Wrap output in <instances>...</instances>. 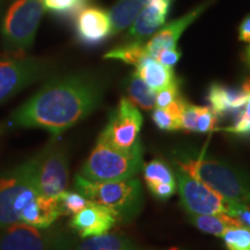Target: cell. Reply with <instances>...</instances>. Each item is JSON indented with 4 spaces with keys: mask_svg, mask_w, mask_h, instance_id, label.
<instances>
[{
    "mask_svg": "<svg viewBox=\"0 0 250 250\" xmlns=\"http://www.w3.org/2000/svg\"><path fill=\"white\" fill-rule=\"evenodd\" d=\"M181 58V52L175 49H164L156 56V61L168 67H173Z\"/></svg>",
    "mask_w": 250,
    "mask_h": 250,
    "instance_id": "35",
    "label": "cell"
},
{
    "mask_svg": "<svg viewBox=\"0 0 250 250\" xmlns=\"http://www.w3.org/2000/svg\"><path fill=\"white\" fill-rule=\"evenodd\" d=\"M197 105L187 102L184 103L182 118H181V130L187 131V132H196L197 133Z\"/></svg>",
    "mask_w": 250,
    "mask_h": 250,
    "instance_id": "32",
    "label": "cell"
},
{
    "mask_svg": "<svg viewBox=\"0 0 250 250\" xmlns=\"http://www.w3.org/2000/svg\"><path fill=\"white\" fill-rule=\"evenodd\" d=\"M61 215H74L89 204L88 199L78 191H62L56 197Z\"/></svg>",
    "mask_w": 250,
    "mask_h": 250,
    "instance_id": "26",
    "label": "cell"
},
{
    "mask_svg": "<svg viewBox=\"0 0 250 250\" xmlns=\"http://www.w3.org/2000/svg\"><path fill=\"white\" fill-rule=\"evenodd\" d=\"M228 214L236 218L243 226L250 228V206L245 203H237L230 201L229 212Z\"/></svg>",
    "mask_w": 250,
    "mask_h": 250,
    "instance_id": "33",
    "label": "cell"
},
{
    "mask_svg": "<svg viewBox=\"0 0 250 250\" xmlns=\"http://www.w3.org/2000/svg\"><path fill=\"white\" fill-rule=\"evenodd\" d=\"M87 0H43L44 9L56 13L67 14L77 12L86 4Z\"/></svg>",
    "mask_w": 250,
    "mask_h": 250,
    "instance_id": "29",
    "label": "cell"
},
{
    "mask_svg": "<svg viewBox=\"0 0 250 250\" xmlns=\"http://www.w3.org/2000/svg\"><path fill=\"white\" fill-rule=\"evenodd\" d=\"M70 246L71 240L64 233L21 221L0 229V250H68Z\"/></svg>",
    "mask_w": 250,
    "mask_h": 250,
    "instance_id": "8",
    "label": "cell"
},
{
    "mask_svg": "<svg viewBox=\"0 0 250 250\" xmlns=\"http://www.w3.org/2000/svg\"><path fill=\"white\" fill-rule=\"evenodd\" d=\"M149 0H118L109 12L111 22V35L126 29Z\"/></svg>",
    "mask_w": 250,
    "mask_h": 250,
    "instance_id": "19",
    "label": "cell"
},
{
    "mask_svg": "<svg viewBox=\"0 0 250 250\" xmlns=\"http://www.w3.org/2000/svg\"><path fill=\"white\" fill-rule=\"evenodd\" d=\"M174 175L180 191L181 205L188 214H228L230 201L177 166H174Z\"/></svg>",
    "mask_w": 250,
    "mask_h": 250,
    "instance_id": "9",
    "label": "cell"
},
{
    "mask_svg": "<svg viewBox=\"0 0 250 250\" xmlns=\"http://www.w3.org/2000/svg\"><path fill=\"white\" fill-rule=\"evenodd\" d=\"M243 111H245L247 115H250V95H249L248 101H247V103H246V107H245V109H243Z\"/></svg>",
    "mask_w": 250,
    "mask_h": 250,
    "instance_id": "37",
    "label": "cell"
},
{
    "mask_svg": "<svg viewBox=\"0 0 250 250\" xmlns=\"http://www.w3.org/2000/svg\"><path fill=\"white\" fill-rule=\"evenodd\" d=\"M171 162L228 201L250 204V176L242 169L191 147L175 148Z\"/></svg>",
    "mask_w": 250,
    "mask_h": 250,
    "instance_id": "2",
    "label": "cell"
},
{
    "mask_svg": "<svg viewBox=\"0 0 250 250\" xmlns=\"http://www.w3.org/2000/svg\"><path fill=\"white\" fill-rule=\"evenodd\" d=\"M186 100L182 98L175 100L167 108H154L152 112V120L159 129L162 131L181 130V118Z\"/></svg>",
    "mask_w": 250,
    "mask_h": 250,
    "instance_id": "23",
    "label": "cell"
},
{
    "mask_svg": "<svg viewBox=\"0 0 250 250\" xmlns=\"http://www.w3.org/2000/svg\"><path fill=\"white\" fill-rule=\"evenodd\" d=\"M173 0H149L127 31L126 42L144 43L165 23Z\"/></svg>",
    "mask_w": 250,
    "mask_h": 250,
    "instance_id": "13",
    "label": "cell"
},
{
    "mask_svg": "<svg viewBox=\"0 0 250 250\" xmlns=\"http://www.w3.org/2000/svg\"><path fill=\"white\" fill-rule=\"evenodd\" d=\"M136 72L154 93L177 81L173 68L165 66L155 58L148 57V56H146L137 65Z\"/></svg>",
    "mask_w": 250,
    "mask_h": 250,
    "instance_id": "18",
    "label": "cell"
},
{
    "mask_svg": "<svg viewBox=\"0 0 250 250\" xmlns=\"http://www.w3.org/2000/svg\"><path fill=\"white\" fill-rule=\"evenodd\" d=\"M59 217L57 199L39 195L24 206L20 221L37 228H50Z\"/></svg>",
    "mask_w": 250,
    "mask_h": 250,
    "instance_id": "17",
    "label": "cell"
},
{
    "mask_svg": "<svg viewBox=\"0 0 250 250\" xmlns=\"http://www.w3.org/2000/svg\"><path fill=\"white\" fill-rule=\"evenodd\" d=\"M142 126V112L129 99L123 98L109 115L108 123L99 139L112 147L130 149L140 142Z\"/></svg>",
    "mask_w": 250,
    "mask_h": 250,
    "instance_id": "11",
    "label": "cell"
},
{
    "mask_svg": "<svg viewBox=\"0 0 250 250\" xmlns=\"http://www.w3.org/2000/svg\"><path fill=\"white\" fill-rule=\"evenodd\" d=\"M144 180L147 186L159 183H176L174 170L165 161L155 159L143 166Z\"/></svg>",
    "mask_w": 250,
    "mask_h": 250,
    "instance_id": "24",
    "label": "cell"
},
{
    "mask_svg": "<svg viewBox=\"0 0 250 250\" xmlns=\"http://www.w3.org/2000/svg\"><path fill=\"white\" fill-rule=\"evenodd\" d=\"M37 155L0 174V229L20 221L21 212L40 195Z\"/></svg>",
    "mask_w": 250,
    "mask_h": 250,
    "instance_id": "5",
    "label": "cell"
},
{
    "mask_svg": "<svg viewBox=\"0 0 250 250\" xmlns=\"http://www.w3.org/2000/svg\"><path fill=\"white\" fill-rule=\"evenodd\" d=\"M148 190L152 192V195L155 198L160 201H167L171 196L175 195L177 190L176 183H159V184H151L147 186Z\"/></svg>",
    "mask_w": 250,
    "mask_h": 250,
    "instance_id": "34",
    "label": "cell"
},
{
    "mask_svg": "<svg viewBox=\"0 0 250 250\" xmlns=\"http://www.w3.org/2000/svg\"><path fill=\"white\" fill-rule=\"evenodd\" d=\"M104 89L102 78L88 72L56 77L15 109L7 125L39 127L57 137L96 110L104 96Z\"/></svg>",
    "mask_w": 250,
    "mask_h": 250,
    "instance_id": "1",
    "label": "cell"
},
{
    "mask_svg": "<svg viewBox=\"0 0 250 250\" xmlns=\"http://www.w3.org/2000/svg\"><path fill=\"white\" fill-rule=\"evenodd\" d=\"M249 95L250 87L245 83L240 88L212 83L208 92V101L218 117L235 116L246 107Z\"/></svg>",
    "mask_w": 250,
    "mask_h": 250,
    "instance_id": "14",
    "label": "cell"
},
{
    "mask_svg": "<svg viewBox=\"0 0 250 250\" xmlns=\"http://www.w3.org/2000/svg\"><path fill=\"white\" fill-rule=\"evenodd\" d=\"M208 7V4H203L182 17L181 19L168 23L161 30L153 35L152 40H149L145 44V51L148 57L156 58L159 52L164 49H175L176 48L177 41L182 35V33L188 27L196 20L202 12Z\"/></svg>",
    "mask_w": 250,
    "mask_h": 250,
    "instance_id": "16",
    "label": "cell"
},
{
    "mask_svg": "<svg viewBox=\"0 0 250 250\" xmlns=\"http://www.w3.org/2000/svg\"><path fill=\"white\" fill-rule=\"evenodd\" d=\"M78 250H147L122 234L105 233L90 236L78 246Z\"/></svg>",
    "mask_w": 250,
    "mask_h": 250,
    "instance_id": "20",
    "label": "cell"
},
{
    "mask_svg": "<svg viewBox=\"0 0 250 250\" xmlns=\"http://www.w3.org/2000/svg\"><path fill=\"white\" fill-rule=\"evenodd\" d=\"M180 98V88L179 80L175 81L174 83L167 86L166 88L159 90L155 94V108L165 109L170 105L175 100Z\"/></svg>",
    "mask_w": 250,
    "mask_h": 250,
    "instance_id": "30",
    "label": "cell"
},
{
    "mask_svg": "<svg viewBox=\"0 0 250 250\" xmlns=\"http://www.w3.org/2000/svg\"><path fill=\"white\" fill-rule=\"evenodd\" d=\"M218 116L211 107H202L197 105V117L196 125L197 132L206 133L217 130Z\"/></svg>",
    "mask_w": 250,
    "mask_h": 250,
    "instance_id": "28",
    "label": "cell"
},
{
    "mask_svg": "<svg viewBox=\"0 0 250 250\" xmlns=\"http://www.w3.org/2000/svg\"><path fill=\"white\" fill-rule=\"evenodd\" d=\"M77 34L87 45L101 43L111 35V22L107 12L100 8H83L77 18Z\"/></svg>",
    "mask_w": 250,
    "mask_h": 250,
    "instance_id": "15",
    "label": "cell"
},
{
    "mask_svg": "<svg viewBox=\"0 0 250 250\" xmlns=\"http://www.w3.org/2000/svg\"><path fill=\"white\" fill-rule=\"evenodd\" d=\"M126 93L130 101L144 110L151 111L155 108V93L146 85L137 72L127 78Z\"/></svg>",
    "mask_w": 250,
    "mask_h": 250,
    "instance_id": "22",
    "label": "cell"
},
{
    "mask_svg": "<svg viewBox=\"0 0 250 250\" xmlns=\"http://www.w3.org/2000/svg\"><path fill=\"white\" fill-rule=\"evenodd\" d=\"M118 221L117 214L111 208L89 202L83 210L73 215L70 227L83 239L108 233Z\"/></svg>",
    "mask_w": 250,
    "mask_h": 250,
    "instance_id": "12",
    "label": "cell"
},
{
    "mask_svg": "<svg viewBox=\"0 0 250 250\" xmlns=\"http://www.w3.org/2000/svg\"><path fill=\"white\" fill-rule=\"evenodd\" d=\"M239 40L250 43V14L243 19L239 27Z\"/></svg>",
    "mask_w": 250,
    "mask_h": 250,
    "instance_id": "36",
    "label": "cell"
},
{
    "mask_svg": "<svg viewBox=\"0 0 250 250\" xmlns=\"http://www.w3.org/2000/svg\"><path fill=\"white\" fill-rule=\"evenodd\" d=\"M145 45L143 43H131L127 42L126 44L112 49L111 51L104 55L105 59H118L126 64L138 65L144 58L146 57Z\"/></svg>",
    "mask_w": 250,
    "mask_h": 250,
    "instance_id": "25",
    "label": "cell"
},
{
    "mask_svg": "<svg viewBox=\"0 0 250 250\" xmlns=\"http://www.w3.org/2000/svg\"><path fill=\"white\" fill-rule=\"evenodd\" d=\"M0 14H1V0H0Z\"/></svg>",
    "mask_w": 250,
    "mask_h": 250,
    "instance_id": "40",
    "label": "cell"
},
{
    "mask_svg": "<svg viewBox=\"0 0 250 250\" xmlns=\"http://www.w3.org/2000/svg\"><path fill=\"white\" fill-rule=\"evenodd\" d=\"M246 59H247V62L250 64V45L247 46V49H246Z\"/></svg>",
    "mask_w": 250,
    "mask_h": 250,
    "instance_id": "38",
    "label": "cell"
},
{
    "mask_svg": "<svg viewBox=\"0 0 250 250\" xmlns=\"http://www.w3.org/2000/svg\"><path fill=\"white\" fill-rule=\"evenodd\" d=\"M77 191L96 204L111 208L117 214L118 221L130 223L142 211L144 192L138 179L118 181H89L78 174L74 180Z\"/></svg>",
    "mask_w": 250,
    "mask_h": 250,
    "instance_id": "3",
    "label": "cell"
},
{
    "mask_svg": "<svg viewBox=\"0 0 250 250\" xmlns=\"http://www.w3.org/2000/svg\"><path fill=\"white\" fill-rule=\"evenodd\" d=\"M224 130L236 136H250V115H247L245 111L241 110L235 115L234 123Z\"/></svg>",
    "mask_w": 250,
    "mask_h": 250,
    "instance_id": "31",
    "label": "cell"
},
{
    "mask_svg": "<svg viewBox=\"0 0 250 250\" xmlns=\"http://www.w3.org/2000/svg\"><path fill=\"white\" fill-rule=\"evenodd\" d=\"M50 71L51 65L43 59L24 55L0 58V104L48 76Z\"/></svg>",
    "mask_w": 250,
    "mask_h": 250,
    "instance_id": "7",
    "label": "cell"
},
{
    "mask_svg": "<svg viewBox=\"0 0 250 250\" xmlns=\"http://www.w3.org/2000/svg\"><path fill=\"white\" fill-rule=\"evenodd\" d=\"M36 155V181L40 195L56 198L67 187V149L54 139Z\"/></svg>",
    "mask_w": 250,
    "mask_h": 250,
    "instance_id": "10",
    "label": "cell"
},
{
    "mask_svg": "<svg viewBox=\"0 0 250 250\" xmlns=\"http://www.w3.org/2000/svg\"><path fill=\"white\" fill-rule=\"evenodd\" d=\"M142 143L130 149H120L98 139L80 169L81 176L89 181H118L136 176L143 169Z\"/></svg>",
    "mask_w": 250,
    "mask_h": 250,
    "instance_id": "4",
    "label": "cell"
},
{
    "mask_svg": "<svg viewBox=\"0 0 250 250\" xmlns=\"http://www.w3.org/2000/svg\"><path fill=\"white\" fill-rule=\"evenodd\" d=\"M7 126H8L7 124H1V123H0V136H1V134L5 132L6 129H7Z\"/></svg>",
    "mask_w": 250,
    "mask_h": 250,
    "instance_id": "39",
    "label": "cell"
},
{
    "mask_svg": "<svg viewBox=\"0 0 250 250\" xmlns=\"http://www.w3.org/2000/svg\"><path fill=\"white\" fill-rule=\"evenodd\" d=\"M43 12V0H15L2 22V40L7 51L24 55L31 48Z\"/></svg>",
    "mask_w": 250,
    "mask_h": 250,
    "instance_id": "6",
    "label": "cell"
},
{
    "mask_svg": "<svg viewBox=\"0 0 250 250\" xmlns=\"http://www.w3.org/2000/svg\"><path fill=\"white\" fill-rule=\"evenodd\" d=\"M193 226L203 233L221 237L227 229L232 227L243 226L236 218L226 213L214 214H188Z\"/></svg>",
    "mask_w": 250,
    "mask_h": 250,
    "instance_id": "21",
    "label": "cell"
},
{
    "mask_svg": "<svg viewBox=\"0 0 250 250\" xmlns=\"http://www.w3.org/2000/svg\"><path fill=\"white\" fill-rule=\"evenodd\" d=\"M165 250H181V249H176V248H174V249H165Z\"/></svg>",
    "mask_w": 250,
    "mask_h": 250,
    "instance_id": "41",
    "label": "cell"
},
{
    "mask_svg": "<svg viewBox=\"0 0 250 250\" xmlns=\"http://www.w3.org/2000/svg\"><path fill=\"white\" fill-rule=\"evenodd\" d=\"M221 237L227 250H250V228L248 227H232Z\"/></svg>",
    "mask_w": 250,
    "mask_h": 250,
    "instance_id": "27",
    "label": "cell"
}]
</instances>
